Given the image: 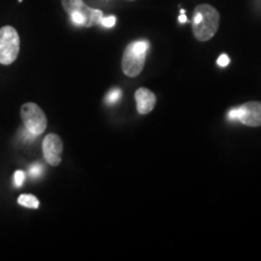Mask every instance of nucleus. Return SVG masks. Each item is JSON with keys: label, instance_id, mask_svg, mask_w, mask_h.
I'll use <instances>...</instances> for the list:
<instances>
[{"label": "nucleus", "instance_id": "obj_1", "mask_svg": "<svg viewBox=\"0 0 261 261\" xmlns=\"http://www.w3.org/2000/svg\"><path fill=\"white\" fill-rule=\"evenodd\" d=\"M219 11L210 4H200L194 10L192 33L198 41H208L219 28Z\"/></svg>", "mask_w": 261, "mask_h": 261}, {"label": "nucleus", "instance_id": "obj_2", "mask_svg": "<svg viewBox=\"0 0 261 261\" xmlns=\"http://www.w3.org/2000/svg\"><path fill=\"white\" fill-rule=\"evenodd\" d=\"M150 44L148 40H137L127 45L122 56V70L127 76L135 77L142 73Z\"/></svg>", "mask_w": 261, "mask_h": 261}, {"label": "nucleus", "instance_id": "obj_3", "mask_svg": "<svg viewBox=\"0 0 261 261\" xmlns=\"http://www.w3.org/2000/svg\"><path fill=\"white\" fill-rule=\"evenodd\" d=\"M21 40L17 31L11 25L0 28V64L9 65L17 60Z\"/></svg>", "mask_w": 261, "mask_h": 261}, {"label": "nucleus", "instance_id": "obj_4", "mask_svg": "<svg viewBox=\"0 0 261 261\" xmlns=\"http://www.w3.org/2000/svg\"><path fill=\"white\" fill-rule=\"evenodd\" d=\"M21 117L27 132L33 136H40L46 129V115L38 104L31 102L24 103L21 108Z\"/></svg>", "mask_w": 261, "mask_h": 261}, {"label": "nucleus", "instance_id": "obj_5", "mask_svg": "<svg viewBox=\"0 0 261 261\" xmlns=\"http://www.w3.org/2000/svg\"><path fill=\"white\" fill-rule=\"evenodd\" d=\"M227 119L250 127L261 126V102H247L238 108H232L228 110Z\"/></svg>", "mask_w": 261, "mask_h": 261}, {"label": "nucleus", "instance_id": "obj_6", "mask_svg": "<svg viewBox=\"0 0 261 261\" xmlns=\"http://www.w3.org/2000/svg\"><path fill=\"white\" fill-rule=\"evenodd\" d=\"M62 6L68 15L76 12V14L83 16L86 21L85 27L87 28L93 27L94 24H100V21L104 16L102 10L90 8L85 4L83 0H62Z\"/></svg>", "mask_w": 261, "mask_h": 261}, {"label": "nucleus", "instance_id": "obj_7", "mask_svg": "<svg viewBox=\"0 0 261 261\" xmlns=\"http://www.w3.org/2000/svg\"><path fill=\"white\" fill-rule=\"evenodd\" d=\"M62 152H63V142L61 137L57 135H47L42 142V154L48 165L58 166L62 161Z\"/></svg>", "mask_w": 261, "mask_h": 261}, {"label": "nucleus", "instance_id": "obj_8", "mask_svg": "<svg viewBox=\"0 0 261 261\" xmlns=\"http://www.w3.org/2000/svg\"><path fill=\"white\" fill-rule=\"evenodd\" d=\"M136 102H137V110L142 115L149 114L152 112L156 104V96L154 92L148 89H138L136 91Z\"/></svg>", "mask_w": 261, "mask_h": 261}, {"label": "nucleus", "instance_id": "obj_9", "mask_svg": "<svg viewBox=\"0 0 261 261\" xmlns=\"http://www.w3.org/2000/svg\"><path fill=\"white\" fill-rule=\"evenodd\" d=\"M17 202L18 204L23 205V207H27V208H33V210H38L39 205H40V202H39V200L34 195H27V194L21 195L17 198Z\"/></svg>", "mask_w": 261, "mask_h": 261}, {"label": "nucleus", "instance_id": "obj_10", "mask_svg": "<svg viewBox=\"0 0 261 261\" xmlns=\"http://www.w3.org/2000/svg\"><path fill=\"white\" fill-rule=\"evenodd\" d=\"M121 94H122L121 90L114 89L107 94L106 102L108 104H115L116 102H119V100H120V98H121Z\"/></svg>", "mask_w": 261, "mask_h": 261}, {"label": "nucleus", "instance_id": "obj_11", "mask_svg": "<svg viewBox=\"0 0 261 261\" xmlns=\"http://www.w3.org/2000/svg\"><path fill=\"white\" fill-rule=\"evenodd\" d=\"M42 169H44V167L40 165V163H34V165H32L31 167H29V174H31L32 178H38L39 175L41 174Z\"/></svg>", "mask_w": 261, "mask_h": 261}, {"label": "nucleus", "instance_id": "obj_12", "mask_svg": "<svg viewBox=\"0 0 261 261\" xmlns=\"http://www.w3.org/2000/svg\"><path fill=\"white\" fill-rule=\"evenodd\" d=\"M116 23V17L115 16H108V17H104L102 18V21H100V24L103 25V27L106 28H112L115 25Z\"/></svg>", "mask_w": 261, "mask_h": 261}, {"label": "nucleus", "instance_id": "obj_13", "mask_svg": "<svg viewBox=\"0 0 261 261\" xmlns=\"http://www.w3.org/2000/svg\"><path fill=\"white\" fill-rule=\"evenodd\" d=\"M24 178H25L24 172L16 171L15 175H14V181H15L16 187H22V184H23V181H24Z\"/></svg>", "mask_w": 261, "mask_h": 261}, {"label": "nucleus", "instance_id": "obj_14", "mask_svg": "<svg viewBox=\"0 0 261 261\" xmlns=\"http://www.w3.org/2000/svg\"><path fill=\"white\" fill-rule=\"evenodd\" d=\"M217 63H218V65H219V67L225 68V67H227L228 63H230V58H228L226 54H223V55H220L219 58H218Z\"/></svg>", "mask_w": 261, "mask_h": 261}, {"label": "nucleus", "instance_id": "obj_15", "mask_svg": "<svg viewBox=\"0 0 261 261\" xmlns=\"http://www.w3.org/2000/svg\"><path fill=\"white\" fill-rule=\"evenodd\" d=\"M179 22H180V23H185V22H188V17H187V15L185 14H180V16H179Z\"/></svg>", "mask_w": 261, "mask_h": 261}]
</instances>
